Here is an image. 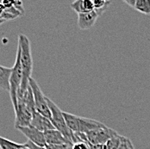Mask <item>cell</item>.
<instances>
[{
    "label": "cell",
    "mask_w": 150,
    "mask_h": 149,
    "mask_svg": "<svg viewBox=\"0 0 150 149\" xmlns=\"http://www.w3.org/2000/svg\"><path fill=\"white\" fill-rule=\"evenodd\" d=\"M71 8L78 14L87 13L94 11V5L91 0H77L71 4Z\"/></svg>",
    "instance_id": "cell-12"
},
{
    "label": "cell",
    "mask_w": 150,
    "mask_h": 149,
    "mask_svg": "<svg viewBox=\"0 0 150 149\" xmlns=\"http://www.w3.org/2000/svg\"><path fill=\"white\" fill-rule=\"evenodd\" d=\"M99 16L95 10L87 13L78 14V26L79 30H90L94 26Z\"/></svg>",
    "instance_id": "cell-10"
},
{
    "label": "cell",
    "mask_w": 150,
    "mask_h": 149,
    "mask_svg": "<svg viewBox=\"0 0 150 149\" xmlns=\"http://www.w3.org/2000/svg\"><path fill=\"white\" fill-rule=\"evenodd\" d=\"M15 128L30 126L34 112L28 107L23 98H17V106L15 109Z\"/></svg>",
    "instance_id": "cell-7"
},
{
    "label": "cell",
    "mask_w": 150,
    "mask_h": 149,
    "mask_svg": "<svg viewBox=\"0 0 150 149\" xmlns=\"http://www.w3.org/2000/svg\"><path fill=\"white\" fill-rule=\"evenodd\" d=\"M63 116H64V118L67 122V127L74 133L86 134L91 130L105 127V124L100 121L90 119V118L80 117L75 116L74 114H71V113L63 111Z\"/></svg>",
    "instance_id": "cell-3"
},
{
    "label": "cell",
    "mask_w": 150,
    "mask_h": 149,
    "mask_svg": "<svg viewBox=\"0 0 150 149\" xmlns=\"http://www.w3.org/2000/svg\"><path fill=\"white\" fill-rule=\"evenodd\" d=\"M47 104L51 111V121L54 129L60 131V133L73 144L82 141L79 136L76 133H74L72 130H70V129L67 127L64 116H63V111H61L60 108L48 97H47Z\"/></svg>",
    "instance_id": "cell-2"
},
{
    "label": "cell",
    "mask_w": 150,
    "mask_h": 149,
    "mask_svg": "<svg viewBox=\"0 0 150 149\" xmlns=\"http://www.w3.org/2000/svg\"><path fill=\"white\" fill-rule=\"evenodd\" d=\"M4 23H5V21H4V20H2V19H0V25H1V24H3Z\"/></svg>",
    "instance_id": "cell-24"
},
{
    "label": "cell",
    "mask_w": 150,
    "mask_h": 149,
    "mask_svg": "<svg viewBox=\"0 0 150 149\" xmlns=\"http://www.w3.org/2000/svg\"><path fill=\"white\" fill-rule=\"evenodd\" d=\"M135 1H136V0H124L123 2H124L126 4L129 5L130 7L134 8V7H135Z\"/></svg>",
    "instance_id": "cell-23"
},
{
    "label": "cell",
    "mask_w": 150,
    "mask_h": 149,
    "mask_svg": "<svg viewBox=\"0 0 150 149\" xmlns=\"http://www.w3.org/2000/svg\"><path fill=\"white\" fill-rule=\"evenodd\" d=\"M11 74L10 78V96L14 107V109L17 106V94L21 88L22 80H23V70L21 65V50L19 47H17L16 57L13 67L11 68Z\"/></svg>",
    "instance_id": "cell-4"
},
{
    "label": "cell",
    "mask_w": 150,
    "mask_h": 149,
    "mask_svg": "<svg viewBox=\"0 0 150 149\" xmlns=\"http://www.w3.org/2000/svg\"><path fill=\"white\" fill-rule=\"evenodd\" d=\"M90 149H105V145H91L88 144Z\"/></svg>",
    "instance_id": "cell-22"
},
{
    "label": "cell",
    "mask_w": 150,
    "mask_h": 149,
    "mask_svg": "<svg viewBox=\"0 0 150 149\" xmlns=\"http://www.w3.org/2000/svg\"><path fill=\"white\" fill-rule=\"evenodd\" d=\"M94 5V10L98 12V14L101 16L105 11V10L108 8V6L111 4V1H106V0H93L92 1Z\"/></svg>",
    "instance_id": "cell-16"
},
{
    "label": "cell",
    "mask_w": 150,
    "mask_h": 149,
    "mask_svg": "<svg viewBox=\"0 0 150 149\" xmlns=\"http://www.w3.org/2000/svg\"><path fill=\"white\" fill-rule=\"evenodd\" d=\"M134 9L144 15H150V0H136Z\"/></svg>",
    "instance_id": "cell-14"
},
{
    "label": "cell",
    "mask_w": 150,
    "mask_h": 149,
    "mask_svg": "<svg viewBox=\"0 0 150 149\" xmlns=\"http://www.w3.org/2000/svg\"><path fill=\"white\" fill-rule=\"evenodd\" d=\"M16 129L19 130L23 134H24L28 138V141H31L32 143H34L37 146H40V147L47 146L44 132H42L32 126L19 127Z\"/></svg>",
    "instance_id": "cell-8"
},
{
    "label": "cell",
    "mask_w": 150,
    "mask_h": 149,
    "mask_svg": "<svg viewBox=\"0 0 150 149\" xmlns=\"http://www.w3.org/2000/svg\"><path fill=\"white\" fill-rule=\"evenodd\" d=\"M29 85L33 92L35 110L41 115L51 120V111H50L49 106L47 101V97H45L42 90L40 88L39 85L33 78H30Z\"/></svg>",
    "instance_id": "cell-6"
},
{
    "label": "cell",
    "mask_w": 150,
    "mask_h": 149,
    "mask_svg": "<svg viewBox=\"0 0 150 149\" xmlns=\"http://www.w3.org/2000/svg\"><path fill=\"white\" fill-rule=\"evenodd\" d=\"M117 149H135V148H134L132 141L129 138L121 135L120 145H119V148Z\"/></svg>",
    "instance_id": "cell-18"
},
{
    "label": "cell",
    "mask_w": 150,
    "mask_h": 149,
    "mask_svg": "<svg viewBox=\"0 0 150 149\" xmlns=\"http://www.w3.org/2000/svg\"><path fill=\"white\" fill-rule=\"evenodd\" d=\"M24 145H25L29 149H47L46 148V147H40V146H37V145L32 143L30 141H27L24 143Z\"/></svg>",
    "instance_id": "cell-21"
},
{
    "label": "cell",
    "mask_w": 150,
    "mask_h": 149,
    "mask_svg": "<svg viewBox=\"0 0 150 149\" xmlns=\"http://www.w3.org/2000/svg\"><path fill=\"white\" fill-rule=\"evenodd\" d=\"M21 50V65L23 70V80L21 88L18 91L17 97H22L29 88L32 70H33V58L31 53V46L30 39L23 34H20L18 36V45Z\"/></svg>",
    "instance_id": "cell-1"
},
{
    "label": "cell",
    "mask_w": 150,
    "mask_h": 149,
    "mask_svg": "<svg viewBox=\"0 0 150 149\" xmlns=\"http://www.w3.org/2000/svg\"><path fill=\"white\" fill-rule=\"evenodd\" d=\"M73 149H90L88 143L84 141H79L73 145Z\"/></svg>",
    "instance_id": "cell-20"
},
{
    "label": "cell",
    "mask_w": 150,
    "mask_h": 149,
    "mask_svg": "<svg viewBox=\"0 0 150 149\" xmlns=\"http://www.w3.org/2000/svg\"><path fill=\"white\" fill-rule=\"evenodd\" d=\"M44 134H45L47 145H62V144L74 145L57 129L48 130L47 132H44Z\"/></svg>",
    "instance_id": "cell-11"
},
{
    "label": "cell",
    "mask_w": 150,
    "mask_h": 149,
    "mask_svg": "<svg viewBox=\"0 0 150 149\" xmlns=\"http://www.w3.org/2000/svg\"><path fill=\"white\" fill-rule=\"evenodd\" d=\"M11 68L0 65V88L4 90L10 91V78Z\"/></svg>",
    "instance_id": "cell-13"
},
{
    "label": "cell",
    "mask_w": 150,
    "mask_h": 149,
    "mask_svg": "<svg viewBox=\"0 0 150 149\" xmlns=\"http://www.w3.org/2000/svg\"><path fill=\"white\" fill-rule=\"evenodd\" d=\"M23 144H18L14 141L0 136V149H20Z\"/></svg>",
    "instance_id": "cell-15"
},
{
    "label": "cell",
    "mask_w": 150,
    "mask_h": 149,
    "mask_svg": "<svg viewBox=\"0 0 150 149\" xmlns=\"http://www.w3.org/2000/svg\"><path fill=\"white\" fill-rule=\"evenodd\" d=\"M117 133L108 127L98 129L89 131L86 134H81L82 140L91 145H105V143L112 137L117 135Z\"/></svg>",
    "instance_id": "cell-5"
},
{
    "label": "cell",
    "mask_w": 150,
    "mask_h": 149,
    "mask_svg": "<svg viewBox=\"0 0 150 149\" xmlns=\"http://www.w3.org/2000/svg\"><path fill=\"white\" fill-rule=\"evenodd\" d=\"M30 126L37 129L38 130H40L42 132H47L48 130L55 129L51 120L41 115L37 111L34 112V114H33Z\"/></svg>",
    "instance_id": "cell-9"
},
{
    "label": "cell",
    "mask_w": 150,
    "mask_h": 149,
    "mask_svg": "<svg viewBox=\"0 0 150 149\" xmlns=\"http://www.w3.org/2000/svg\"><path fill=\"white\" fill-rule=\"evenodd\" d=\"M47 149H73V145L62 144V145H47Z\"/></svg>",
    "instance_id": "cell-19"
},
{
    "label": "cell",
    "mask_w": 150,
    "mask_h": 149,
    "mask_svg": "<svg viewBox=\"0 0 150 149\" xmlns=\"http://www.w3.org/2000/svg\"><path fill=\"white\" fill-rule=\"evenodd\" d=\"M120 136L119 134L112 137L105 144V149H117L120 145Z\"/></svg>",
    "instance_id": "cell-17"
}]
</instances>
